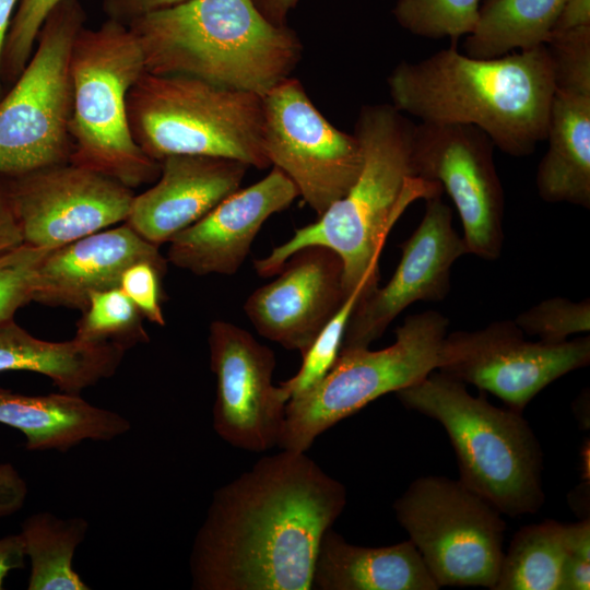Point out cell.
Listing matches in <instances>:
<instances>
[{
	"label": "cell",
	"instance_id": "5b68a950",
	"mask_svg": "<svg viewBox=\"0 0 590 590\" xmlns=\"http://www.w3.org/2000/svg\"><path fill=\"white\" fill-rule=\"evenodd\" d=\"M409 410L441 424L456 452L460 481L502 515L536 512L545 495L543 453L522 413L474 397L440 371L396 392Z\"/></svg>",
	"mask_w": 590,
	"mask_h": 590
},
{
	"label": "cell",
	"instance_id": "277c9868",
	"mask_svg": "<svg viewBox=\"0 0 590 590\" xmlns=\"http://www.w3.org/2000/svg\"><path fill=\"white\" fill-rule=\"evenodd\" d=\"M145 71L197 78L266 95L291 76L302 44L269 21L252 0H186L127 23Z\"/></svg>",
	"mask_w": 590,
	"mask_h": 590
},
{
	"label": "cell",
	"instance_id": "603a6c76",
	"mask_svg": "<svg viewBox=\"0 0 590 590\" xmlns=\"http://www.w3.org/2000/svg\"><path fill=\"white\" fill-rule=\"evenodd\" d=\"M126 347L114 342H63L40 340L13 319L0 323V373L26 370L50 378L61 391L72 394L111 377Z\"/></svg>",
	"mask_w": 590,
	"mask_h": 590
},
{
	"label": "cell",
	"instance_id": "30bf717a",
	"mask_svg": "<svg viewBox=\"0 0 590 590\" xmlns=\"http://www.w3.org/2000/svg\"><path fill=\"white\" fill-rule=\"evenodd\" d=\"M393 510L439 588L493 589L506 522L486 499L460 480L429 475L414 480Z\"/></svg>",
	"mask_w": 590,
	"mask_h": 590
},
{
	"label": "cell",
	"instance_id": "f546056e",
	"mask_svg": "<svg viewBox=\"0 0 590 590\" xmlns=\"http://www.w3.org/2000/svg\"><path fill=\"white\" fill-rule=\"evenodd\" d=\"M361 296L359 292H355L346 298L302 354L303 361L298 371L280 384L290 399L312 388L332 368L341 350L346 323Z\"/></svg>",
	"mask_w": 590,
	"mask_h": 590
},
{
	"label": "cell",
	"instance_id": "484cf974",
	"mask_svg": "<svg viewBox=\"0 0 590 590\" xmlns=\"http://www.w3.org/2000/svg\"><path fill=\"white\" fill-rule=\"evenodd\" d=\"M88 522L82 517L59 518L40 511L26 517L20 535L31 562L28 590H88L75 571L73 556L84 541Z\"/></svg>",
	"mask_w": 590,
	"mask_h": 590
},
{
	"label": "cell",
	"instance_id": "ffe728a7",
	"mask_svg": "<svg viewBox=\"0 0 590 590\" xmlns=\"http://www.w3.org/2000/svg\"><path fill=\"white\" fill-rule=\"evenodd\" d=\"M149 261L166 272L158 246L126 222L49 250L38 267L33 302L84 310L90 296L119 286L125 270Z\"/></svg>",
	"mask_w": 590,
	"mask_h": 590
},
{
	"label": "cell",
	"instance_id": "6da1fadb",
	"mask_svg": "<svg viewBox=\"0 0 590 590\" xmlns=\"http://www.w3.org/2000/svg\"><path fill=\"white\" fill-rule=\"evenodd\" d=\"M346 489L304 451L282 449L213 493L191 548L196 590H310L319 543Z\"/></svg>",
	"mask_w": 590,
	"mask_h": 590
},
{
	"label": "cell",
	"instance_id": "9a60e30c",
	"mask_svg": "<svg viewBox=\"0 0 590 590\" xmlns=\"http://www.w3.org/2000/svg\"><path fill=\"white\" fill-rule=\"evenodd\" d=\"M210 365L216 378L213 428L233 447L263 452L279 445L290 400L272 384L275 356L228 321L210 324Z\"/></svg>",
	"mask_w": 590,
	"mask_h": 590
},
{
	"label": "cell",
	"instance_id": "ba28073f",
	"mask_svg": "<svg viewBox=\"0 0 590 590\" xmlns=\"http://www.w3.org/2000/svg\"><path fill=\"white\" fill-rule=\"evenodd\" d=\"M448 327L444 315L426 310L408 316L388 347L341 350L318 384L288 400L278 447L306 452L320 434L338 422L437 370Z\"/></svg>",
	"mask_w": 590,
	"mask_h": 590
},
{
	"label": "cell",
	"instance_id": "4dcf8cb0",
	"mask_svg": "<svg viewBox=\"0 0 590 590\" xmlns=\"http://www.w3.org/2000/svg\"><path fill=\"white\" fill-rule=\"evenodd\" d=\"M515 323L524 334L535 335L544 343L558 344L571 334L590 330V300L548 298L519 314Z\"/></svg>",
	"mask_w": 590,
	"mask_h": 590
},
{
	"label": "cell",
	"instance_id": "44dd1931",
	"mask_svg": "<svg viewBox=\"0 0 590 590\" xmlns=\"http://www.w3.org/2000/svg\"><path fill=\"white\" fill-rule=\"evenodd\" d=\"M0 424L24 434L26 449L64 452L85 440L109 441L130 430L129 420L67 392L26 396L0 388Z\"/></svg>",
	"mask_w": 590,
	"mask_h": 590
},
{
	"label": "cell",
	"instance_id": "7402d4cb",
	"mask_svg": "<svg viewBox=\"0 0 590 590\" xmlns=\"http://www.w3.org/2000/svg\"><path fill=\"white\" fill-rule=\"evenodd\" d=\"M311 589L437 590L439 587L410 540L381 547L358 546L330 528L318 546Z\"/></svg>",
	"mask_w": 590,
	"mask_h": 590
},
{
	"label": "cell",
	"instance_id": "ac0fdd59",
	"mask_svg": "<svg viewBox=\"0 0 590 590\" xmlns=\"http://www.w3.org/2000/svg\"><path fill=\"white\" fill-rule=\"evenodd\" d=\"M299 197L280 169L238 189L168 243L167 260L197 275L236 273L263 223Z\"/></svg>",
	"mask_w": 590,
	"mask_h": 590
},
{
	"label": "cell",
	"instance_id": "2e32d148",
	"mask_svg": "<svg viewBox=\"0 0 590 590\" xmlns=\"http://www.w3.org/2000/svg\"><path fill=\"white\" fill-rule=\"evenodd\" d=\"M440 197L425 200L424 216L401 245L400 262L388 283L357 300L341 350L369 347L410 305L447 296L451 267L468 248L452 226V210Z\"/></svg>",
	"mask_w": 590,
	"mask_h": 590
},
{
	"label": "cell",
	"instance_id": "f1b7e54d",
	"mask_svg": "<svg viewBox=\"0 0 590 590\" xmlns=\"http://www.w3.org/2000/svg\"><path fill=\"white\" fill-rule=\"evenodd\" d=\"M482 0H398L392 13L408 32L430 39L448 37L455 43L469 35Z\"/></svg>",
	"mask_w": 590,
	"mask_h": 590
},
{
	"label": "cell",
	"instance_id": "e575fe53",
	"mask_svg": "<svg viewBox=\"0 0 590 590\" xmlns=\"http://www.w3.org/2000/svg\"><path fill=\"white\" fill-rule=\"evenodd\" d=\"M165 271L149 261H138L125 270L119 287L150 322L164 326L161 282Z\"/></svg>",
	"mask_w": 590,
	"mask_h": 590
},
{
	"label": "cell",
	"instance_id": "d590c367",
	"mask_svg": "<svg viewBox=\"0 0 590 590\" xmlns=\"http://www.w3.org/2000/svg\"><path fill=\"white\" fill-rule=\"evenodd\" d=\"M590 589V521L589 518L567 523V555L560 590Z\"/></svg>",
	"mask_w": 590,
	"mask_h": 590
},
{
	"label": "cell",
	"instance_id": "7c38bea8",
	"mask_svg": "<svg viewBox=\"0 0 590 590\" xmlns=\"http://www.w3.org/2000/svg\"><path fill=\"white\" fill-rule=\"evenodd\" d=\"M589 362V337L558 344L531 342L515 321L499 320L479 330L447 333L437 370L522 413L546 386Z\"/></svg>",
	"mask_w": 590,
	"mask_h": 590
},
{
	"label": "cell",
	"instance_id": "5bb4252c",
	"mask_svg": "<svg viewBox=\"0 0 590 590\" xmlns=\"http://www.w3.org/2000/svg\"><path fill=\"white\" fill-rule=\"evenodd\" d=\"M23 241L52 250L127 221L132 189L70 162L14 177L5 189Z\"/></svg>",
	"mask_w": 590,
	"mask_h": 590
},
{
	"label": "cell",
	"instance_id": "8992f818",
	"mask_svg": "<svg viewBox=\"0 0 590 590\" xmlns=\"http://www.w3.org/2000/svg\"><path fill=\"white\" fill-rule=\"evenodd\" d=\"M127 111L134 141L158 163L170 155H202L270 166L258 94L145 71L128 94Z\"/></svg>",
	"mask_w": 590,
	"mask_h": 590
},
{
	"label": "cell",
	"instance_id": "74e56055",
	"mask_svg": "<svg viewBox=\"0 0 590 590\" xmlns=\"http://www.w3.org/2000/svg\"><path fill=\"white\" fill-rule=\"evenodd\" d=\"M186 0H103L107 19L128 23L146 13L169 8Z\"/></svg>",
	"mask_w": 590,
	"mask_h": 590
},
{
	"label": "cell",
	"instance_id": "d4e9b609",
	"mask_svg": "<svg viewBox=\"0 0 590 590\" xmlns=\"http://www.w3.org/2000/svg\"><path fill=\"white\" fill-rule=\"evenodd\" d=\"M566 0H482L465 55L497 58L546 44Z\"/></svg>",
	"mask_w": 590,
	"mask_h": 590
},
{
	"label": "cell",
	"instance_id": "7bdbcfd3",
	"mask_svg": "<svg viewBox=\"0 0 590 590\" xmlns=\"http://www.w3.org/2000/svg\"><path fill=\"white\" fill-rule=\"evenodd\" d=\"M17 2L19 0H0V99L2 94V57Z\"/></svg>",
	"mask_w": 590,
	"mask_h": 590
},
{
	"label": "cell",
	"instance_id": "d6986e66",
	"mask_svg": "<svg viewBox=\"0 0 590 590\" xmlns=\"http://www.w3.org/2000/svg\"><path fill=\"white\" fill-rule=\"evenodd\" d=\"M158 180L134 196L126 223L158 246L169 241L237 191L248 165L232 158L170 155Z\"/></svg>",
	"mask_w": 590,
	"mask_h": 590
},
{
	"label": "cell",
	"instance_id": "83f0119b",
	"mask_svg": "<svg viewBox=\"0 0 590 590\" xmlns=\"http://www.w3.org/2000/svg\"><path fill=\"white\" fill-rule=\"evenodd\" d=\"M76 323L74 338L87 342H114L126 349L146 342L141 314L119 286L93 293Z\"/></svg>",
	"mask_w": 590,
	"mask_h": 590
},
{
	"label": "cell",
	"instance_id": "f35d334b",
	"mask_svg": "<svg viewBox=\"0 0 590 590\" xmlns=\"http://www.w3.org/2000/svg\"><path fill=\"white\" fill-rule=\"evenodd\" d=\"M25 558L20 533L0 538V590L3 589V581L11 570L24 568Z\"/></svg>",
	"mask_w": 590,
	"mask_h": 590
},
{
	"label": "cell",
	"instance_id": "836d02e7",
	"mask_svg": "<svg viewBox=\"0 0 590 590\" xmlns=\"http://www.w3.org/2000/svg\"><path fill=\"white\" fill-rule=\"evenodd\" d=\"M63 0H19L5 40L2 81L14 82L26 67L40 28L49 13Z\"/></svg>",
	"mask_w": 590,
	"mask_h": 590
},
{
	"label": "cell",
	"instance_id": "8d00e7d4",
	"mask_svg": "<svg viewBox=\"0 0 590 590\" xmlns=\"http://www.w3.org/2000/svg\"><path fill=\"white\" fill-rule=\"evenodd\" d=\"M27 485L11 463H0V518L19 511L26 499Z\"/></svg>",
	"mask_w": 590,
	"mask_h": 590
},
{
	"label": "cell",
	"instance_id": "1f68e13d",
	"mask_svg": "<svg viewBox=\"0 0 590 590\" xmlns=\"http://www.w3.org/2000/svg\"><path fill=\"white\" fill-rule=\"evenodd\" d=\"M48 251L26 243L0 251V323L33 302L37 270Z\"/></svg>",
	"mask_w": 590,
	"mask_h": 590
},
{
	"label": "cell",
	"instance_id": "b9f144b4",
	"mask_svg": "<svg viewBox=\"0 0 590 590\" xmlns=\"http://www.w3.org/2000/svg\"><path fill=\"white\" fill-rule=\"evenodd\" d=\"M260 12L272 23L286 25L288 13L298 0H252Z\"/></svg>",
	"mask_w": 590,
	"mask_h": 590
},
{
	"label": "cell",
	"instance_id": "7a4b0ae2",
	"mask_svg": "<svg viewBox=\"0 0 590 590\" xmlns=\"http://www.w3.org/2000/svg\"><path fill=\"white\" fill-rule=\"evenodd\" d=\"M387 83L399 111L421 122L474 126L516 157L545 140L556 88L545 45L488 59L452 45L417 62L401 61Z\"/></svg>",
	"mask_w": 590,
	"mask_h": 590
},
{
	"label": "cell",
	"instance_id": "8fae6325",
	"mask_svg": "<svg viewBox=\"0 0 590 590\" xmlns=\"http://www.w3.org/2000/svg\"><path fill=\"white\" fill-rule=\"evenodd\" d=\"M263 149L318 215L346 194L364 164L362 144L317 109L303 84L288 76L262 96Z\"/></svg>",
	"mask_w": 590,
	"mask_h": 590
},
{
	"label": "cell",
	"instance_id": "52a82bcc",
	"mask_svg": "<svg viewBox=\"0 0 590 590\" xmlns=\"http://www.w3.org/2000/svg\"><path fill=\"white\" fill-rule=\"evenodd\" d=\"M145 72L140 45L126 23L107 19L83 27L72 46L70 163L129 188L158 178L161 164L133 139L127 111L131 87Z\"/></svg>",
	"mask_w": 590,
	"mask_h": 590
},
{
	"label": "cell",
	"instance_id": "3957f363",
	"mask_svg": "<svg viewBox=\"0 0 590 590\" xmlns=\"http://www.w3.org/2000/svg\"><path fill=\"white\" fill-rule=\"evenodd\" d=\"M414 125L392 104L363 106L354 127L364 153L356 181L316 222L296 228L269 256L255 260L257 273L275 275L297 250L321 246L341 258L347 297L355 292L363 297L377 287L379 256L396 222L414 201L442 193L438 182L415 174Z\"/></svg>",
	"mask_w": 590,
	"mask_h": 590
},
{
	"label": "cell",
	"instance_id": "60d3db41",
	"mask_svg": "<svg viewBox=\"0 0 590 590\" xmlns=\"http://www.w3.org/2000/svg\"><path fill=\"white\" fill-rule=\"evenodd\" d=\"M590 26V0H566L554 31Z\"/></svg>",
	"mask_w": 590,
	"mask_h": 590
},
{
	"label": "cell",
	"instance_id": "cb8c5ba5",
	"mask_svg": "<svg viewBox=\"0 0 590 590\" xmlns=\"http://www.w3.org/2000/svg\"><path fill=\"white\" fill-rule=\"evenodd\" d=\"M548 148L536 173L540 197L590 208V94L555 88Z\"/></svg>",
	"mask_w": 590,
	"mask_h": 590
},
{
	"label": "cell",
	"instance_id": "ab89813d",
	"mask_svg": "<svg viewBox=\"0 0 590 590\" xmlns=\"http://www.w3.org/2000/svg\"><path fill=\"white\" fill-rule=\"evenodd\" d=\"M24 243L5 190L0 189V251Z\"/></svg>",
	"mask_w": 590,
	"mask_h": 590
},
{
	"label": "cell",
	"instance_id": "4316f807",
	"mask_svg": "<svg viewBox=\"0 0 590 590\" xmlns=\"http://www.w3.org/2000/svg\"><path fill=\"white\" fill-rule=\"evenodd\" d=\"M567 523L545 520L518 530L492 590H560Z\"/></svg>",
	"mask_w": 590,
	"mask_h": 590
},
{
	"label": "cell",
	"instance_id": "9c48e42d",
	"mask_svg": "<svg viewBox=\"0 0 590 590\" xmlns=\"http://www.w3.org/2000/svg\"><path fill=\"white\" fill-rule=\"evenodd\" d=\"M80 0L49 13L34 51L0 99V175L21 176L70 162L73 43L85 24Z\"/></svg>",
	"mask_w": 590,
	"mask_h": 590
},
{
	"label": "cell",
	"instance_id": "d6a6232c",
	"mask_svg": "<svg viewBox=\"0 0 590 590\" xmlns=\"http://www.w3.org/2000/svg\"><path fill=\"white\" fill-rule=\"evenodd\" d=\"M545 47L553 64L555 87L590 94V26L554 31Z\"/></svg>",
	"mask_w": 590,
	"mask_h": 590
},
{
	"label": "cell",
	"instance_id": "e0dca14e",
	"mask_svg": "<svg viewBox=\"0 0 590 590\" xmlns=\"http://www.w3.org/2000/svg\"><path fill=\"white\" fill-rule=\"evenodd\" d=\"M278 274L249 295L244 310L260 335L303 354L347 298L343 263L333 250L310 246Z\"/></svg>",
	"mask_w": 590,
	"mask_h": 590
},
{
	"label": "cell",
	"instance_id": "4fadbf2b",
	"mask_svg": "<svg viewBox=\"0 0 590 590\" xmlns=\"http://www.w3.org/2000/svg\"><path fill=\"white\" fill-rule=\"evenodd\" d=\"M494 143L470 125H414L412 158L417 177L438 182L453 201L468 253L499 258L505 197L494 163Z\"/></svg>",
	"mask_w": 590,
	"mask_h": 590
}]
</instances>
